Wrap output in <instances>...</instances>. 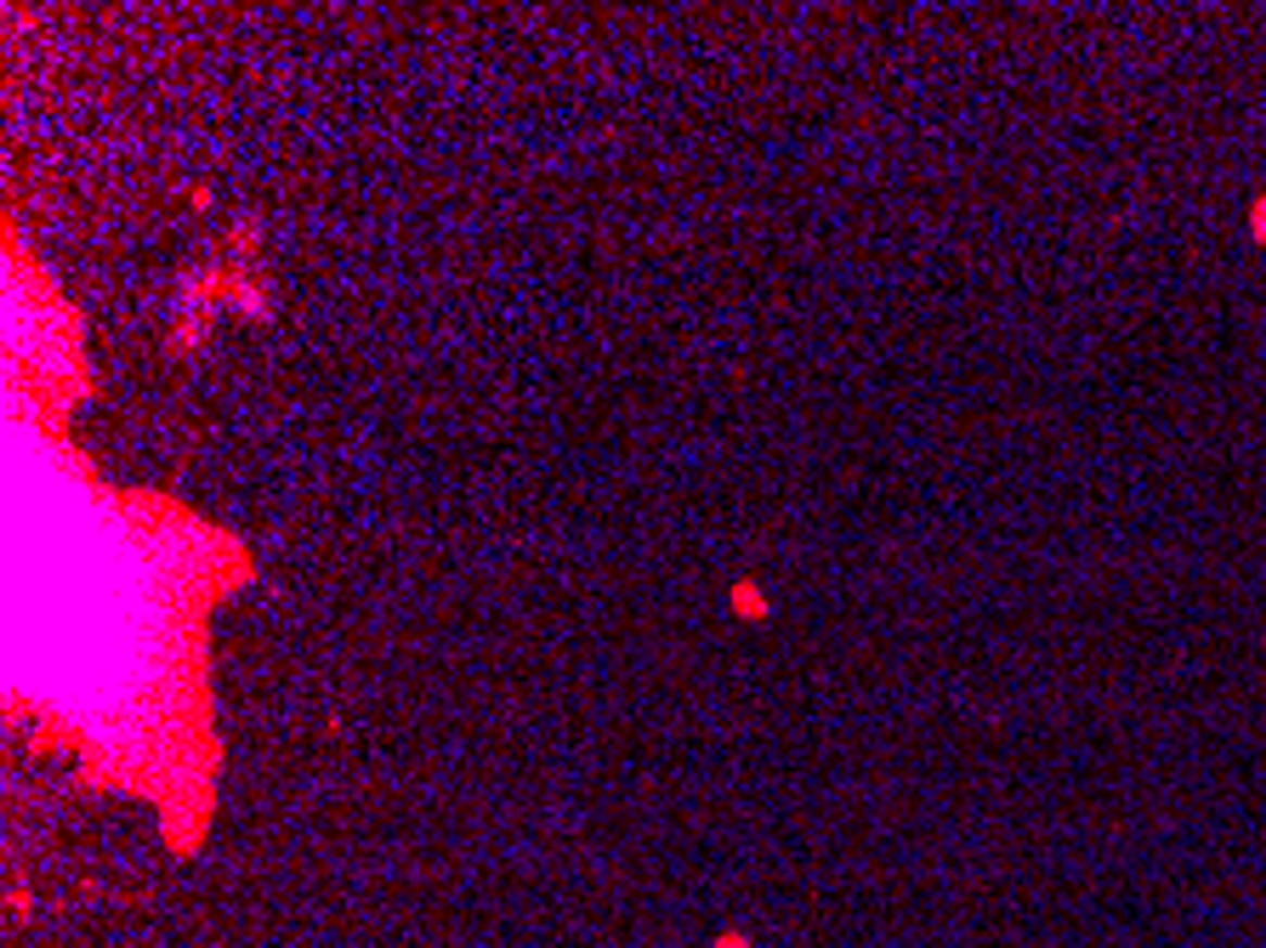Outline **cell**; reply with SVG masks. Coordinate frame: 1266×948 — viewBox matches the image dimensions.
I'll list each match as a JSON object with an SVG mask.
<instances>
[{
    "label": "cell",
    "mask_w": 1266,
    "mask_h": 948,
    "mask_svg": "<svg viewBox=\"0 0 1266 948\" xmlns=\"http://www.w3.org/2000/svg\"><path fill=\"white\" fill-rule=\"evenodd\" d=\"M1250 233L1266 244V199H1255V211H1250Z\"/></svg>",
    "instance_id": "obj_1"
}]
</instances>
